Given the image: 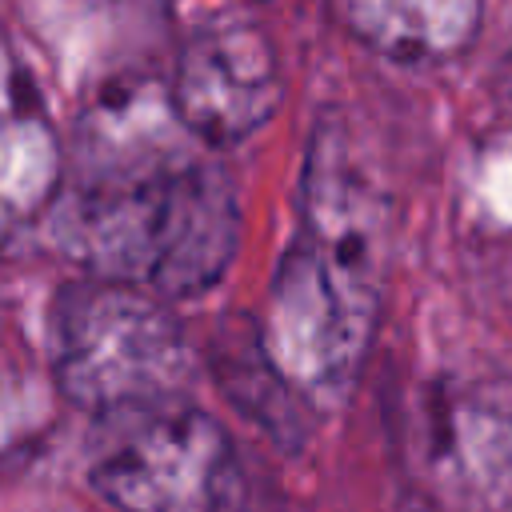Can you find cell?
<instances>
[{
    "label": "cell",
    "instance_id": "1",
    "mask_svg": "<svg viewBox=\"0 0 512 512\" xmlns=\"http://www.w3.org/2000/svg\"><path fill=\"white\" fill-rule=\"evenodd\" d=\"M52 244L92 280L132 284L160 300L208 292L240 244L228 172L164 144H108L56 192Z\"/></svg>",
    "mask_w": 512,
    "mask_h": 512
},
{
    "label": "cell",
    "instance_id": "3",
    "mask_svg": "<svg viewBox=\"0 0 512 512\" xmlns=\"http://www.w3.org/2000/svg\"><path fill=\"white\" fill-rule=\"evenodd\" d=\"M48 348L60 396L96 420L184 400L196 372L192 344L160 296L92 276L56 292Z\"/></svg>",
    "mask_w": 512,
    "mask_h": 512
},
{
    "label": "cell",
    "instance_id": "8",
    "mask_svg": "<svg viewBox=\"0 0 512 512\" xmlns=\"http://www.w3.org/2000/svg\"><path fill=\"white\" fill-rule=\"evenodd\" d=\"M348 32L372 52L396 64H444L460 56L480 32V4L472 0H424V4H348Z\"/></svg>",
    "mask_w": 512,
    "mask_h": 512
},
{
    "label": "cell",
    "instance_id": "5",
    "mask_svg": "<svg viewBox=\"0 0 512 512\" xmlns=\"http://www.w3.org/2000/svg\"><path fill=\"white\" fill-rule=\"evenodd\" d=\"M284 100V72L272 40L256 24L196 28L172 68L168 104L204 144H236L264 128Z\"/></svg>",
    "mask_w": 512,
    "mask_h": 512
},
{
    "label": "cell",
    "instance_id": "7",
    "mask_svg": "<svg viewBox=\"0 0 512 512\" xmlns=\"http://www.w3.org/2000/svg\"><path fill=\"white\" fill-rule=\"evenodd\" d=\"M20 88V68L0 44V236L52 208L60 188V148L48 120Z\"/></svg>",
    "mask_w": 512,
    "mask_h": 512
},
{
    "label": "cell",
    "instance_id": "4",
    "mask_svg": "<svg viewBox=\"0 0 512 512\" xmlns=\"http://www.w3.org/2000/svg\"><path fill=\"white\" fill-rule=\"evenodd\" d=\"M88 484L120 512H228L240 464L216 416L164 400L96 420Z\"/></svg>",
    "mask_w": 512,
    "mask_h": 512
},
{
    "label": "cell",
    "instance_id": "2",
    "mask_svg": "<svg viewBox=\"0 0 512 512\" xmlns=\"http://www.w3.org/2000/svg\"><path fill=\"white\" fill-rule=\"evenodd\" d=\"M384 200L332 124L316 128L304 164L300 232L288 244L268 316L264 352L304 400H340L356 380L380 320Z\"/></svg>",
    "mask_w": 512,
    "mask_h": 512
},
{
    "label": "cell",
    "instance_id": "9",
    "mask_svg": "<svg viewBox=\"0 0 512 512\" xmlns=\"http://www.w3.org/2000/svg\"><path fill=\"white\" fill-rule=\"evenodd\" d=\"M0 320H4V280H0Z\"/></svg>",
    "mask_w": 512,
    "mask_h": 512
},
{
    "label": "cell",
    "instance_id": "6",
    "mask_svg": "<svg viewBox=\"0 0 512 512\" xmlns=\"http://www.w3.org/2000/svg\"><path fill=\"white\" fill-rule=\"evenodd\" d=\"M424 464L460 512H512V376L448 384L428 408Z\"/></svg>",
    "mask_w": 512,
    "mask_h": 512
}]
</instances>
